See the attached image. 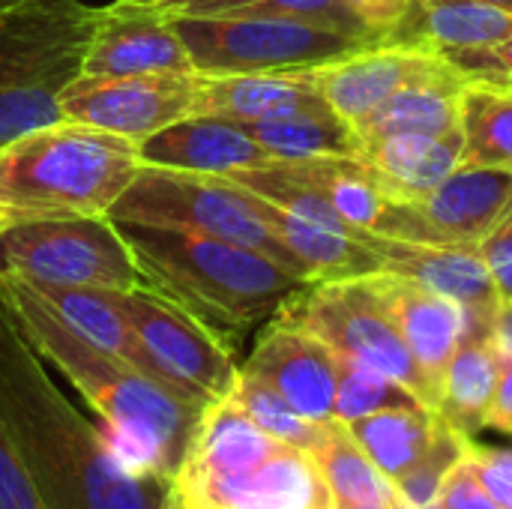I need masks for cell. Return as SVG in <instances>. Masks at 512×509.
<instances>
[{"mask_svg": "<svg viewBox=\"0 0 512 509\" xmlns=\"http://www.w3.org/2000/svg\"><path fill=\"white\" fill-rule=\"evenodd\" d=\"M0 423L45 509H165L174 483L141 468L54 384L0 309Z\"/></svg>", "mask_w": 512, "mask_h": 509, "instance_id": "obj_1", "label": "cell"}, {"mask_svg": "<svg viewBox=\"0 0 512 509\" xmlns=\"http://www.w3.org/2000/svg\"><path fill=\"white\" fill-rule=\"evenodd\" d=\"M0 309L12 318L27 345L57 369L96 411L105 429L117 435L120 450L150 474L174 483L204 408L84 342L24 279L0 273Z\"/></svg>", "mask_w": 512, "mask_h": 509, "instance_id": "obj_2", "label": "cell"}, {"mask_svg": "<svg viewBox=\"0 0 512 509\" xmlns=\"http://www.w3.org/2000/svg\"><path fill=\"white\" fill-rule=\"evenodd\" d=\"M141 279L213 333L234 351L240 339L270 321L306 285L273 258L195 231L117 222Z\"/></svg>", "mask_w": 512, "mask_h": 509, "instance_id": "obj_3", "label": "cell"}, {"mask_svg": "<svg viewBox=\"0 0 512 509\" xmlns=\"http://www.w3.org/2000/svg\"><path fill=\"white\" fill-rule=\"evenodd\" d=\"M144 168L135 141L57 120L0 147V228L108 216Z\"/></svg>", "mask_w": 512, "mask_h": 509, "instance_id": "obj_4", "label": "cell"}, {"mask_svg": "<svg viewBox=\"0 0 512 509\" xmlns=\"http://www.w3.org/2000/svg\"><path fill=\"white\" fill-rule=\"evenodd\" d=\"M96 6L9 0L0 6V147L63 120L60 96L81 75Z\"/></svg>", "mask_w": 512, "mask_h": 509, "instance_id": "obj_5", "label": "cell"}, {"mask_svg": "<svg viewBox=\"0 0 512 509\" xmlns=\"http://www.w3.org/2000/svg\"><path fill=\"white\" fill-rule=\"evenodd\" d=\"M108 219L219 237L255 249L297 279L309 282L303 264L267 225L261 198L231 177L144 165L111 207Z\"/></svg>", "mask_w": 512, "mask_h": 509, "instance_id": "obj_6", "label": "cell"}, {"mask_svg": "<svg viewBox=\"0 0 512 509\" xmlns=\"http://www.w3.org/2000/svg\"><path fill=\"white\" fill-rule=\"evenodd\" d=\"M174 27L204 75L246 72H300L342 60L372 42L336 27L267 12H222V15H177Z\"/></svg>", "mask_w": 512, "mask_h": 509, "instance_id": "obj_7", "label": "cell"}, {"mask_svg": "<svg viewBox=\"0 0 512 509\" xmlns=\"http://www.w3.org/2000/svg\"><path fill=\"white\" fill-rule=\"evenodd\" d=\"M276 315L318 336L336 357L363 363L399 381L426 408L438 411V387L408 351L384 300L378 273L342 282H312Z\"/></svg>", "mask_w": 512, "mask_h": 509, "instance_id": "obj_8", "label": "cell"}, {"mask_svg": "<svg viewBox=\"0 0 512 509\" xmlns=\"http://www.w3.org/2000/svg\"><path fill=\"white\" fill-rule=\"evenodd\" d=\"M0 273L39 288L126 294L144 285L120 225L108 216L0 228Z\"/></svg>", "mask_w": 512, "mask_h": 509, "instance_id": "obj_9", "label": "cell"}, {"mask_svg": "<svg viewBox=\"0 0 512 509\" xmlns=\"http://www.w3.org/2000/svg\"><path fill=\"white\" fill-rule=\"evenodd\" d=\"M120 306L159 384L201 408L234 393L240 378L234 348L204 321L147 285L120 294Z\"/></svg>", "mask_w": 512, "mask_h": 509, "instance_id": "obj_10", "label": "cell"}, {"mask_svg": "<svg viewBox=\"0 0 512 509\" xmlns=\"http://www.w3.org/2000/svg\"><path fill=\"white\" fill-rule=\"evenodd\" d=\"M510 213L512 171L459 165L420 201H387L372 231L411 243L480 249V243L501 228Z\"/></svg>", "mask_w": 512, "mask_h": 509, "instance_id": "obj_11", "label": "cell"}, {"mask_svg": "<svg viewBox=\"0 0 512 509\" xmlns=\"http://www.w3.org/2000/svg\"><path fill=\"white\" fill-rule=\"evenodd\" d=\"M198 72L189 75H78L60 96L63 120L135 144L195 114Z\"/></svg>", "mask_w": 512, "mask_h": 509, "instance_id": "obj_12", "label": "cell"}, {"mask_svg": "<svg viewBox=\"0 0 512 509\" xmlns=\"http://www.w3.org/2000/svg\"><path fill=\"white\" fill-rule=\"evenodd\" d=\"M189 75L198 72L171 6L114 0L96 6L81 75Z\"/></svg>", "mask_w": 512, "mask_h": 509, "instance_id": "obj_13", "label": "cell"}, {"mask_svg": "<svg viewBox=\"0 0 512 509\" xmlns=\"http://www.w3.org/2000/svg\"><path fill=\"white\" fill-rule=\"evenodd\" d=\"M240 372L267 384L306 420H333L339 357L309 330L273 315Z\"/></svg>", "mask_w": 512, "mask_h": 509, "instance_id": "obj_14", "label": "cell"}, {"mask_svg": "<svg viewBox=\"0 0 512 509\" xmlns=\"http://www.w3.org/2000/svg\"><path fill=\"white\" fill-rule=\"evenodd\" d=\"M366 243L378 255L381 273L402 276L459 303L468 318L465 336H489L501 297L477 249L411 243L375 231H366Z\"/></svg>", "mask_w": 512, "mask_h": 509, "instance_id": "obj_15", "label": "cell"}, {"mask_svg": "<svg viewBox=\"0 0 512 509\" xmlns=\"http://www.w3.org/2000/svg\"><path fill=\"white\" fill-rule=\"evenodd\" d=\"M450 66L453 63L438 54L381 39L342 60L312 69V75L324 102L357 129L390 96L438 72H447Z\"/></svg>", "mask_w": 512, "mask_h": 509, "instance_id": "obj_16", "label": "cell"}, {"mask_svg": "<svg viewBox=\"0 0 512 509\" xmlns=\"http://www.w3.org/2000/svg\"><path fill=\"white\" fill-rule=\"evenodd\" d=\"M138 150L144 165L219 177L273 162V156L240 123L207 114H192L180 123H171L168 129L138 144Z\"/></svg>", "mask_w": 512, "mask_h": 509, "instance_id": "obj_17", "label": "cell"}, {"mask_svg": "<svg viewBox=\"0 0 512 509\" xmlns=\"http://www.w3.org/2000/svg\"><path fill=\"white\" fill-rule=\"evenodd\" d=\"M512 36V12L483 0H414L384 42L420 48L444 60Z\"/></svg>", "mask_w": 512, "mask_h": 509, "instance_id": "obj_18", "label": "cell"}, {"mask_svg": "<svg viewBox=\"0 0 512 509\" xmlns=\"http://www.w3.org/2000/svg\"><path fill=\"white\" fill-rule=\"evenodd\" d=\"M465 156L462 129H450L441 135H387L363 144V162L369 165L378 189L390 204L420 201L432 189H438Z\"/></svg>", "mask_w": 512, "mask_h": 509, "instance_id": "obj_19", "label": "cell"}, {"mask_svg": "<svg viewBox=\"0 0 512 509\" xmlns=\"http://www.w3.org/2000/svg\"><path fill=\"white\" fill-rule=\"evenodd\" d=\"M378 282L408 351L441 396V375L468 330L462 306L402 276L378 273Z\"/></svg>", "mask_w": 512, "mask_h": 509, "instance_id": "obj_20", "label": "cell"}, {"mask_svg": "<svg viewBox=\"0 0 512 509\" xmlns=\"http://www.w3.org/2000/svg\"><path fill=\"white\" fill-rule=\"evenodd\" d=\"M327 105L315 87L312 69L300 72H246V75H204L198 72L195 114L234 120L240 126Z\"/></svg>", "mask_w": 512, "mask_h": 509, "instance_id": "obj_21", "label": "cell"}, {"mask_svg": "<svg viewBox=\"0 0 512 509\" xmlns=\"http://www.w3.org/2000/svg\"><path fill=\"white\" fill-rule=\"evenodd\" d=\"M261 198V195H258ZM261 210L267 225L279 234V240L291 249V255L303 264L309 282H342L360 279L369 273H381V261L366 243L363 228L339 231L309 219H300L267 198H261Z\"/></svg>", "mask_w": 512, "mask_h": 509, "instance_id": "obj_22", "label": "cell"}, {"mask_svg": "<svg viewBox=\"0 0 512 509\" xmlns=\"http://www.w3.org/2000/svg\"><path fill=\"white\" fill-rule=\"evenodd\" d=\"M468 78L450 66L447 72H438L420 84H411L390 96L378 111H372L354 132L360 144L378 141L387 135H441L450 129H459V108H462V90Z\"/></svg>", "mask_w": 512, "mask_h": 509, "instance_id": "obj_23", "label": "cell"}, {"mask_svg": "<svg viewBox=\"0 0 512 509\" xmlns=\"http://www.w3.org/2000/svg\"><path fill=\"white\" fill-rule=\"evenodd\" d=\"M30 285V282H27ZM39 300L84 342L102 348L105 354L135 366L138 372L153 378L150 360L120 306L117 291H90V288H39L30 285ZM156 381V378H153Z\"/></svg>", "mask_w": 512, "mask_h": 509, "instance_id": "obj_24", "label": "cell"}, {"mask_svg": "<svg viewBox=\"0 0 512 509\" xmlns=\"http://www.w3.org/2000/svg\"><path fill=\"white\" fill-rule=\"evenodd\" d=\"M501 354L489 336H462L444 375L438 414L462 435H477L486 426V414L498 387Z\"/></svg>", "mask_w": 512, "mask_h": 509, "instance_id": "obj_25", "label": "cell"}, {"mask_svg": "<svg viewBox=\"0 0 512 509\" xmlns=\"http://www.w3.org/2000/svg\"><path fill=\"white\" fill-rule=\"evenodd\" d=\"M273 159H318V156H363V144L351 123L330 105L288 111L243 126Z\"/></svg>", "mask_w": 512, "mask_h": 509, "instance_id": "obj_26", "label": "cell"}, {"mask_svg": "<svg viewBox=\"0 0 512 509\" xmlns=\"http://www.w3.org/2000/svg\"><path fill=\"white\" fill-rule=\"evenodd\" d=\"M438 420L441 414L426 405L387 408L348 423V432L375 462V468L390 483H396L426 456V450L435 441Z\"/></svg>", "mask_w": 512, "mask_h": 509, "instance_id": "obj_27", "label": "cell"}, {"mask_svg": "<svg viewBox=\"0 0 512 509\" xmlns=\"http://www.w3.org/2000/svg\"><path fill=\"white\" fill-rule=\"evenodd\" d=\"M294 177L309 183L348 225L372 231L387 198L378 189L369 165L357 156L279 159Z\"/></svg>", "mask_w": 512, "mask_h": 509, "instance_id": "obj_28", "label": "cell"}, {"mask_svg": "<svg viewBox=\"0 0 512 509\" xmlns=\"http://www.w3.org/2000/svg\"><path fill=\"white\" fill-rule=\"evenodd\" d=\"M228 509H333V498L315 459L282 447L243 483Z\"/></svg>", "mask_w": 512, "mask_h": 509, "instance_id": "obj_29", "label": "cell"}, {"mask_svg": "<svg viewBox=\"0 0 512 509\" xmlns=\"http://www.w3.org/2000/svg\"><path fill=\"white\" fill-rule=\"evenodd\" d=\"M312 459L330 489L333 509L363 507V504H384V507L402 504L393 483L375 468V462L351 438L345 423L330 420L327 438L312 453Z\"/></svg>", "mask_w": 512, "mask_h": 509, "instance_id": "obj_30", "label": "cell"}, {"mask_svg": "<svg viewBox=\"0 0 512 509\" xmlns=\"http://www.w3.org/2000/svg\"><path fill=\"white\" fill-rule=\"evenodd\" d=\"M459 129L465 135L462 165L512 171V87L468 81Z\"/></svg>", "mask_w": 512, "mask_h": 509, "instance_id": "obj_31", "label": "cell"}, {"mask_svg": "<svg viewBox=\"0 0 512 509\" xmlns=\"http://www.w3.org/2000/svg\"><path fill=\"white\" fill-rule=\"evenodd\" d=\"M231 399L249 414V420L267 432L270 438H276L285 447H294L300 453H315L324 438H327V426L330 423H312L303 414H297L279 393H273L267 384H261L258 378L240 372Z\"/></svg>", "mask_w": 512, "mask_h": 509, "instance_id": "obj_32", "label": "cell"}, {"mask_svg": "<svg viewBox=\"0 0 512 509\" xmlns=\"http://www.w3.org/2000/svg\"><path fill=\"white\" fill-rule=\"evenodd\" d=\"M177 15H222V12H267V15H297L351 36L378 39L345 0H177L171 3Z\"/></svg>", "mask_w": 512, "mask_h": 509, "instance_id": "obj_33", "label": "cell"}, {"mask_svg": "<svg viewBox=\"0 0 512 509\" xmlns=\"http://www.w3.org/2000/svg\"><path fill=\"white\" fill-rule=\"evenodd\" d=\"M411 405H423V402L411 390H405L399 381L363 363L339 357V387H336L333 420L348 426L360 417H369L387 408H411Z\"/></svg>", "mask_w": 512, "mask_h": 509, "instance_id": "obj_34", "label": "cell"}, {"mask_svg": "<svg viewBox=\"0 0 512 509\" xmlns=\"http://www.w3.org/2000/svg\"><path fill=\"white\" fill-rule=\"evenodd\" d=\"M465 450H468V435L456 432V429L441 417V420H438V429H435V441H432V447L426 450V456H423L408 474H402V477L393 483L399 501H402L405 507H429V504H435L438 495H441L444 480L453 474L456 465H462Z\"/></svg>", "mask_w": 512, "mask_h": 509, "instance_id": "obj_35", "label": "cell"}, {"mask_svg": "<svg viewBox=\"0 0 512 509\" xmlns=\"http://www.w3.org/2000/svg\"><path fill=\"white\" fill-rule=\"evenodd\" d=\"M0 509H45L3 423H0Z\"/></svg>", "mask_w": 512, "mask_h": 509, "instance_id": "obj_36", "label": "cell"}, {"mask_svg": "<svg viewBox=\"0 0 512 509\" xmlns=\"http://www.w3.org/2000/svg\"><path fill=\"white\" fill-rule=\"evenodd\" d=\"M465 462L483 483V489L492 495V501L501 509H512V453L510 450H492L480 447L468 438Z\"/></svg>", "mask_w": 512, "mask_h": 509, "instance_id": "obj_37", "label": "cell"}, {"mask_svg": "<svg viewBox=\"0 0 512 509\" xmlns=\"http://www.w3.org/2000/svg\"><path fill=\"white\" fill-rule=\"evenodd\" d=\"M450 63L477 84H495V87H512V36L477 51H465L450 57Z\"/></svg>", "mask_w": 512, "mask_h": 509, "instance_id": "obj_38", "label": "cell"}, {"mask_svg": "<svg viewBox=\"0 0 512 509\" xmlns=\"http://www.w3.org/2000/svg\"><path fill=\"white\" fill-rule=\"evenodd\" d=\"M438 507L441 509H501L492 495L483 489V483L477 480V474L471 471V465L462 459V465L453 468V474L444 480L441 495H438Z\"/></svg>", "mask_w": 512, "mask_h": 509, "instance_id": "obj_39", "label": "cell"}, {"mask_svg": "<svg viewBox=\"0 0 512 509\" xmlns=\"http://www.w3.org/2000/svg\"><path fill=\"white\" fill-rule=\"evenodd\" d=\"M480 258L495 282L501 300H512V228L501 225L480 243Z\"/></svg>", "mask_w": 512, "mask_h": 509, "instance_id": "obj_40", "label": "cell"}, {"mask_svg": "<svg viewBox=\"0 0 512 509\" xmlns=\"http://www.w3.org/2000/svg\"><path fill=\"white\" fill-rule=\"evenodd\" d=\"M345 3L378 39H384L414 6V0H345Z\"/></svg>", "mask_w": 512, "mask_h": 509, "instance_id": "obj_41", "label": "cell"}, {"mask_svg": "<svg viewBox=\"0 0 512 509\" xmlns=\"http://www.w3.org/2000/svg\"><path fill=\"white\" fill-rule=\"evenodd\" d=\"M486 426L512 435V360L507 357H501V375H498V387L486 414Z\"/></svg>", "mask_w": 512, "mask_h": 509, "instance_id": "obj_42", "label": "cell"}, {"mask_svg": "<svg viewBox=\"0 0 512 509\" xmlns=\"http://www.w3.org/2000/svg\"><path fill=\"white\" fill-rule=\"evenodd\" d=\"M489 339H492V345L498 348L501 357L512 360V300H498V309L492 315Z\"/></svg>", "mask_w": 512, "mask_h": 509, "instance_id": "obj_43", "label": "cell"}, {"mask_svg": "<svg viewBox=\"0 0 512 509\" xmlns=\"http://www.w3.org/2000/svg\"><path fill=\"white\" fill-rule=\"evenodd\" d=\"M483 3H492V6H498V9H507V12H512V0H483Z\"/></svg>", "mask_w": 512, "mask_h": 509, "instance_id": "obj_44", "label": "cell"}, {"mask_svg": "<svg viewBox=\"0 0 512 509\" xmlns=\"http://www.w3.org/2000/svg\"><path fill=\"white\" fill-rule=\"evenodd\" d=\"M345 509H399V507H384V504H363V507H345Z\"/></svg>", "mask_w": 512, "mask_h": 509, "instance_id": "obj_45", "label": "cell"}, {"mask_svg": "<svg viewBox=\"0 0 512 509\" xmlns=\"http://www.w3.org/2000/svg\"><path fill=\"white\" fill-rule=\"evenodd\" d=\"M135 3H162V6H171V3H177V0H135Z\"/></svg>", "mask_w": 512, "mask_h": 509, "instance_id": "obj_46", "label": "cell"}, {"mask_svg": "<svg viewBox=\"0 0 512 509\" xmlns=\"http://www.w3.org/2000/svg\"><path fill=\"white\" fill-rule=\"evenodd\" d=\"M165 509H183V507H177V504H174V501H171V504H168V507Z\"/></svg>", "mask_w": 512, "mask_h": 509, "instance_id": "obj_47", "label": "cell"}, {"mask_svg": "<svg viewBox=\"0 0 512 509\" xmlns=\"http://www.w3.org/2000/svg\"><path fill=\"white\" fill-rule=\"evenodd\" d=\"M504 225H510V228H512V213H510V216H507V222H504Z\"/></svg>", "mask_w": 512, "mask_h": 509, "instance_id": "obj_48", "label": "cell"}, {"mask_svg": "<svg viewBox=\"0 0 512 509\" xmlns=\"http://www.w3.org/2000/svg\"><path fill=\"white\" fill-rule=\"evenodd\" d=\"M3 3H9V0H0V6H3Z\"/></svg>", "mask_w": 512, "mask_h": 509, "instance_id": "obj_49", "label": "cell"}]
</instances>
